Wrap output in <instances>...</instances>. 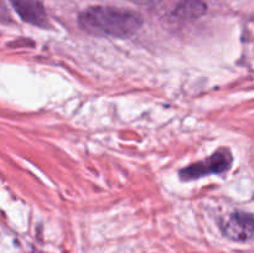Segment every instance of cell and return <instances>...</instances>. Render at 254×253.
<instances>
[{"label":"cell","instance_id":"1","mask_svg":"<svg viewBox=\"0 0 254 253\" xmlns=\"http://www.w3.org/2000/svg\"><path fill=\"white\" fill-rule=\"evenodd\" d=\"M78 24L87 34L124 39L139 31L143 26V17L128 9L92 6L79 14Z\"/></svg>","mask_w":254,"mask_h":253},{"label":"cell","instance_id":"2","mask_svg":"<svg viewBox=\"0 0 254 253\" xmlns=\"http://www.w3.org/2000/svg\"><path fill=\"white\" fill-rule=\"evenodd\" d=\"M232 165V155L228 149H220L215 154L200 163L192 164L180 171V178L183 180H193V179L203 178L211 174H223L230 170Z\"/></svg>","mask_w":254,"mask_h":253},{"label":"cell","instance_id":"3","mask_svg":"<svg viewBox=\"0 0 254 253\" xmlns=\"http://www.w3.org/2000/svg\"><path fill=\"white\" fill-rule=\"evenodd\" d=\"M222 232L232 241H248L254 235V217L251 213L242 211L232 212L222 222Z\"/></svg>","mask_w":254,"mask_h":253},{"label":"cell","instance_id":"4","mask_svg":"<svg viewBox=\"0 0 254 253\" xmlns=\"http://www.w3.org/2000/svg\"><path fill=\"white\" fill-rule=\"evenodd\" d=\"M10 2L24 21L39 27L49 25L46 11L40 0H10Z\"/></svg>","mask_w":254,"mask_h":253},{"label":"cell","instance_id":"5","mask_svg":"<svg viewBox=\"0 0 254 253\" xmlns=\"http://www.w3.org/2000/svg\"><path fill=\"white\" fill-rule=\"evenodd\" d=\"M207 11V5L203 0H180L174 10L175 17L180 20H196Z\"/></svg>","mask_w":254,"mask_h":253},{"label":"cell","instance_id":"6","mask_svg":"<svg viewBox=\"0 0 254 253\" xmlns=\"http://www.w3.org/2000/svg\"><path fill=\"white\" fill-rule=\"evenodd\" d=\"M129 1L136 5H141V6H154V5L159 4L161 0H129Z\"/></svg>","mask_w":254,"mask_h":253}]
</instances>
